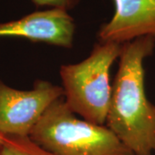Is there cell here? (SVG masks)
Masks as SVG:
<instances>
[{
    "label": "cell",
    "instance_id": "obj_1",
    "mask_svg": "<svg viewBox=\"0 0 155 155\" xmlns=\"http://www.w3.org/2000/svg\"><path fill=\"white\" fill-rule=\"evenodd\" d=\"M154 46L151 36L122 44L112 84L105 125L134 155L155 153V105L146 95L144 70Z\"/></svg>",
    "mask_w": 155,
    "mask_h": 155
},
{
    "label": "cell",
    "instance_id": "obj_2",
    "mask_svg": "<svg viewBox=\"0 0 155 155\" xmlns=\"http://www.w3.org/2000/svg\"><path fill=\"white\" fill-rule=\"evenodd\" d=\"M29 138L54 155L132 154L106 125L77 117L63 97L48 108Z\"/></svg>",
    "mask_w": 155,
    "mask_h": 155
},
{
    "label": "cell",
    "instance_id": "obj_3",
    "mask_svg": "<svg viewBox=\"0 0 155 155\" xmlns=\"http://www.w3.org/2000/svg\"><path fill=\"white\" fill-rule=\"evenodd\" d=\"M122 46L100 41L84 61L61 67L66 104L88 122L106 124L112 92L110 68L119 58Z\"/></svg>",
    "mask_w": 155,
    "mask_h": 155
},
{
    "label": "cell",
    "instance_id": "obj_4",
    "mask_svg": "<svg viewBox=\"0 0 155 155\" xmlns=\"http://www.w3.org/2000/svg\"><path fill=\"white\" fill-rule=\"evenodd\" d=\"M64 97L63 88L37 80L31 90L11 88L0 81V134L29 137L53 103Z\"/></svg>",
    "mask_w": 155,
    "mask_h": 155
},
{
    "label": "cell",
    "instance_id": "obj_5",
    "mask_svg": "<svg viewBox=\"0 0 155 155\" xmlns=\"http://www.w3.org/2000/svg\"><path fill=\"white\" fill-rule=\"evenodd\" d=\"M74 20L67 11L50 9L36 11L17 20L0 23V37H22L66 48H72Z\"/></svg>",
    "mask_w": 155,
    "mask_h": 155
},
{
    "label": "cell",
    "instance_id": "obj_6",
    "mask_svg": "<svg viewBox=\"0 0 155 155\" xmlns=\"http://www.w3.org/2000/svg\"><path fill=\"white\" fill-rule=\"evenodd\" d=\"M115 13L101 26L100 41L124 44L135 39L155 38V0H113Z\"/></svg>",
    "mask_w": 155,
    "mask_h": 155
},
{
    "label": "cell",
    "instance_id": "obj_7",
    "mask_svg": "<svg viewBox=\"0 0 155 155\" xmlns=\"http://www.w3.org/2000/svg\"><path fill=\"white\" fill-rule=\"evenodd\" d=\"M0 155H54L35 143L29 137L0 134Z\"/></svg>",
    "mask_w": 155,
    "mask_h": 155
},
{
    "label": "cell",
    "instance_id": "obj_8",
    "mask_svg": "<svg viewBox=\"0 0 155 155\" xmlns=\"http://www.w3.org/2000/svg\"><path fill=\"white\" fill-rule=\"evenodd\" d=\"M37 6H49L52 9H61L67 11L77 5L79 0H32Z\"/></svg>",
    "mask_w": 155,
    "mask_h": 155
},
{
    "label": "cell",
    "instance_id": "obj_9",
    "mask_svg": "<svg viewBox=\"0 0 155 155\" xmlns=\"http://www.w3.org/2000/svg\"><path fill=\"white\" fill-rule=\"evenodd\" d=\"M130 155H134V154H130Z\"/></svg>",
    "mask_w": 155,
    "mask_h": 155
}]
</instances>
